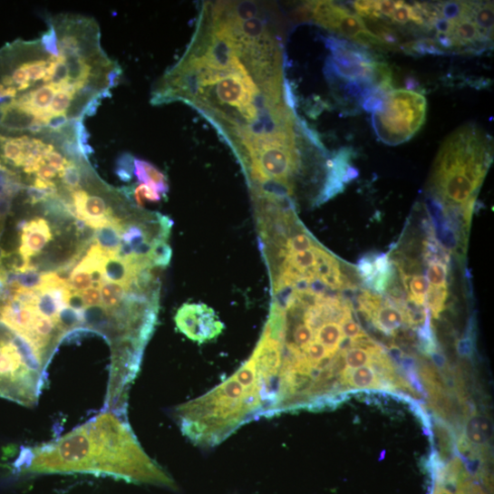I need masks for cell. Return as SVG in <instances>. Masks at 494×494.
Instances as JSON below:
<instances>
[{"instance_id":"33","label":"cell","mask_w":494,"mask_h":494,"mask_svg":"<svg viewBox=\"0 0 494 494\" xmlns=\"http://www.w3.org/2000/svg\"><path fill=\"white\" fill-rule=\"evenodd\" d=\"M41 45L52 57L60 56L58 36L53 24L50 23L49 30L42 36Z\"/></svg>"},{"instance_id":"3","label":"cell","mask_w":494,"mask_h":494,"mask_svg":"<svg viewBox=\"0 0 494 494\" xmlns=\"http://www.w3.org/2000/svg\"><path fill=\"white\" fill-rule=\"evenodd\" d=\"M262 401L248 375L237 370L218 386L178 406L174 419L194 445L213 448L243 425L261 419Z\"/></svg>"},{"instance_id":"8","label":"cell","mask_w":494,"mask_h":494,"mask_svg":"<svg viewBox=\"0 0 494 494\" xmlns=\"http://www.w3.org/2000/svg\"><path fill=\"white\" fill-rule=\"evenodd\" d=\"M298 19L313 21L317 25L354 41L363 48H383L381 42L369 33L361 17L333 2H310L296 11Z\"/></svg>"},{"instance_id":"12","label":"cell","mask_w":494,"mask_h":494,"mask_svg":"<svg viewBox=\"0 0 494 494\" xmlns=\"http://www.w3.org/2000/svg\"><path fill=\"white\" fill-rule=\"evenodd\" d=\"M370 320L385 334H393L406 323L403 311L393 305L388 299L383 301Z\"/></svg>"},{"instance_id":"9","label":"cell","mask_w":494,"mask_h":494,"mask_svg":"<svg viewBox=\"0 0 494 494\" xmlns=\"http://www.w3.org/2000/svg\"><path fill=\"white\" fill-rule=\"evenodd\" d=\"M174 320L178 330L198 344L217 339L225 329L215 311L203 304L183 305Z\"/></svg>"},{"instance_id":"14","label":"cell","mask_w":494,"mask_h":494,"mask_svg":"<svg viewBox=\"0 0 494 494\" xmlns=\"http://www.w3.org/2000/svg\"><path fill=\"white\" fill-rule=\"evenodd\" d=\"M125 224L114 218L107 225L95 230L96 245L105 251L109 257L116 256L122 242V232Z\"/></svg>"},{"instance_id":"29","label":"cell","mask_w":494,"mask_h":494,"mask_svg":"<svg viewBox=\"0 0 494 494\" xmlns=\"http://www.w3.org/2000/svg\"><path fill=\"white\" fill-rule=\"evenodd\" d=\"M340 325L344 337L351 340L352 343L367 337V335L363 332L359 324L353 319L352 311L348 312L344 316V318L340 322Z\"/></svg>"},{"instance_id":"22","label":"cell","mask_w":494,"mask_h":494,"mask_svg":"<svg viewBox=\"0 0 494 494\" xmlns=\"http://www.w3.org/2000/svg\"><path fill=\"white\" fill-rule=\"evenodd\" d=\"M377 347L371 344L368 347L352 346L343 351L344 363L347 368L356 369L371 364L373 360V351Z\"/></svg>"},{"instance_id":"21","label":"cell","mask_w":494,"mask_h":494,"mask_svg":"<svg viewBox=\"0 0 494 494\" xmlns=\"http://www.w3.org/2000/svg\"><path fill=\"white\" fill-rule=\"evenodd\" d=\"M101 292L102 298V306L106 310L111 312L113 315V312L118 309L123 303L128 289L121 284L112 283L105 280L101 287Z\"/></svg>"},{"instance_id":"40","label":"cell","mask_w":494,"mask_h":494,"mask_svg":"<svg viewBox=\"0 0 494 494\" xmlns=\"http://www.w3.org/2000/svg\"><path fill=\"white\" fill-rule=\"evenodd\" d=\"M69 123L66 114L53 116L47 122L46 128L52 131H58Z\"/></svg>"},{"instance_id":"2","label":"cell","mask_w":494,"mask_h":494,"mask_svg":"<svg viewBox=\"0 0 494 494\" xmlns=\"http://www.w3.org/2000/svg\"><path fill=\"white\" fill-rule=\"evenodd\" d=\"M15 467L24 473L104 475L176 488L172 477L143 450L127 415L108 410L55 441L25 449Z\"/></svg>"},{"instance_id":"7","label":"cell","mask_w":494,"mask_h":494,"mask_svg":"<svg viewBox=\"0 0 494 494\" xmlns=\"http://www.w3.org/2000/svg\"><path fill=\"white\" fill-rule=\"evenodd\" d=\"M427 112L423 94L412 90H391L373 113V126L379 140L391 146L412 140L422 128Z\"/></svg>"},{"instance_id":"38","label":"cell","mask_w":494,"mask_h":494,"mask_svg":"<svg viewBox=\"0 0 494 494\" xmlns=\"http://www.w3.org/2000/svg\"><path fill=\"white\" fill-rule=\"evenodd\" d=\"M67 306L81 314L86 309L82 295L78 292H71L67 299Z\"/></svg>"},{"instance_id":"43","label":"cell","mask_w":494,"mask_h":494,"mask_svg":"<svg viewBox=\"0 0 494 494\" xmlns=\"http://www.w3.org/2000/svg\"><path fill=\"white\" fill-rule=\"evenodd\" d=\"M433 494H452L449 489L443 488L442 486H439L436 488Z\"/></svg>"},{"instance_id":"39","label":"cell","mask_w":494,"mask_h":494,"mask_svg":"<svg viewBox=\"0 0 494 494\" xmlns=\"http://www.w3.org/2000/svg\"><path fill=\"white\" fill-rule=\"evenodd\" d=\"M134 157L130 153H123L117 160V169L134 174Z\"/></svg>"},{"instance_id":"15","label":"cell","mask_w":494,"mask_h":494,"mask_svg":"<svg viewBox=\"0 0 494 494\" xmlns=\"http://www.w3.org/2000/svg\"><path fill=\"white\" fill-rule=\"evenodd\" d=\"M134 175L140 182L155 188L160 195L165 196L169 192L166 175L153 164L135 158Z\"/></svg>"},{"instance_id":"1","label":"cell","mask_w":494,"mask_h":494,"mask_svg":"<svg viewBox=\"0 0 494 494\" xmlns=\"http://www.w3.org/2000/svg\"><path fill=\"white\" fill-rule=\"evenodd\" d=\"M275 19L234 2L205 3L186 53L152 96L153 105L181 102L201 113L243 169L267 150L300 148L306 138L284 79Z\"/></svg>"},{"instance_id":"37","label":"cell","mask_w":494,"mask_h":494,"mask_svg":"<svg viewBox=\"0 0 494 494\" xmlns=\"http://www.w3.org/2000/svg\"><path fill=\"white\" fill-rule=\"evenodd\" d=\"M44 160L58 171L59 175L63 171L69 160L55 150L46 155Z\"/></svg>"},{"instance_id":"13","label":"cell","mask_w":494,"mask_h":494,"mask_svg":"<svg viewBox=\"0 0 494 494\" xmlns=\"http://www.w3.org/2000/svg\"><path fill=\"white\" fill-rule=\"evenodd\" d=\"M378 373L372 365L346 368L341 373L340 383L355 389H382L384 384Z\"/></svg>"},{"instance_id":"17","label":"cell","mask_w":494,"mask_h":494,"mask_svg":"<svg viewBox=\"0 0 494 494\" xmlns=\"http://www.w3.org/2000/svg\"><path fill=\"white\" fill-rule=\"evenodd\" d=\"M105 280L124 286L129 289L135 274L130 264L115 256L109 257L104 265Z\"/></svg>"},{"instance_id":"4","label":"cell","mask_w":494,"mask_h":494,"mask_svg":"<svg viewBox=\"0 0 494 494\" xmlns=\"http://www.w3.org/2000/svg\"><path fill=\"white\" fill-rule=\"evenodd\" d=\"M492 139L476 125L452 133L437 157L432 185L448 208H462L476 200L492 161Z\"/></svg>"},{"instance_id":"18","label":"cell","mask_w":494,"mask_h":494,"mask_svg":"<svg viewBox=\"0 0 494 494\" xmlns=\"http://www.w3.org/2000/svg\"><path fill=\"white\" fill-rule=\"evenodd\" d=\"M470 15L480 34L489 42L493 40L492 3H470Z\"/></svg>"},{"instance_id":"31","label":"cell","mask_w":494,"mask_h":494,"mask_svg":"<svg viewBox=\"0 0 494 494\" xmlns=\"http://www.w3.org/2000/svg\"><path fill=\"white\" fill-rule=\"evenodd\" d=\"M73 95L66 91H58L54 97L53 101L47 111V113L50 116L65 114L68 109L71 107Z\"/></svg>"},{"instance_id":"42","label":"cell","mask_w":494,"mask_h":494,"mask_svg":"<svg viewBox=\"0 0 494 494\" xmlns=\"http://www.w3.org/2000/svg\"><path fill=\"white\" fill-rule=\"evenodd\" d=\"M5 226H6V221H5L2 218H0V241H2V238L4 237Z\"/></svg>"},{"instance_id":"11","label":"cell","mask_w":494,"mask_h":494,"mask_svg":"<svg viewBox=\"0 0 494 494\" xmlns=\"http://www.w3.org/2000/svg\"><path fill=\"white\" fill-rule=\"evenodd\" d=\"M52 239L50 224L44 218H36L24 221L20 223L18 246L10 253H18L29 265V261L39 255Z\"/></svg>"},{"instance_id":"23","label":"cell","mask_w":494,"mask_h":494,"mask_svg":"<svg viewBox=\"0 0 494 494\" xmlns=\"http://www.w3.org/2000/svg\"><path fill=\"white\" fill-rule=\"evenodd\" d=\"M448 298V286H431L429 288L426 296V307L431 311L434 318L439 319L441 314L445 309L446 302Z\"/></svg>"},{"instance_id":"35","label":"cell","mask_w":494,"mask_h":494,"mask_svg":"<svg viewBox=\"0 0 494 494\" xmlns=\"http://www.w3.org/2000/svg\"><path fill=\"white\" fill-rule=\"evenodd\" d=\"M64 82H70L69 71L65 63V58L60 55L57 58L55 69L49 84L53 85L57 90V88Z\"/></svg>"},{"instance_id":"24","label":"cell","mask_w":494,"mask_h":494,"mask_svg":"<svg viewBox=\"0 0 494 494\" xmlns=\"http://www.w3.org/2000/svg\"><path fill=\"white\" fill-rule=\"evenodd\" d=\"M122 190L127 195H132L136 205L140 208H144L147 203H158L161 199V195L155 188L143 183Z\"/></svg>"},{"instance_id":"28","label":"cell","mask_w":494,"mask_h":494,"mask_svg":"<svg viewBox=\"0 0 494 494\" xmlns=\"http://www.w3.org/2000/svg\"><path fill=\"white\" fill-rule=\"evenodd\" d=\"M67 282L72 292L80 293L92 286L91 274L77 265L72 271Z\"/></svg>"},{"instance_id":"30","label":"cell","mask_w":494,"mask_h":494,"mask_svg":"<svg viewBox=\"0 0 494 494\" xmlns=\"http://www.w3.org/2000/svg\"><path fill=\"white\" fill-rule=\"evenodd\" d=\"M315 244L313 238L305 233L289 237L286 243V249L288 254L299 253L311 250Z\"/></svg>"},{"instance_id":"25","label":"cell","mask_w":494,"mask_h":494,"mask_svg":"<svg viewBox=\"0 0 494 494\" xmlns=\"http://www.w3.org/2000/svg\"><path fill=\"white\" fill-rule=\"evenodd\" d=\"M148 257L154 266L166 267L171 261L172 249L166 241L159 240L152 244Z\"/></svg>"},{"instance_id":"41","label":"cell","mask_w":494,"mask_h":494,"mask_svg":"<svg viewBox=\"0 0 494 494\" xmlns=\"http://www.w3.org/2000/svg\"><path fill=\"white\" fill-rule=\"evenodd\" d=\"M57 175L59 176L58 171L48 163L43 165L36 173L37 178L49 181H53Z\"/></svg>"},{"instance_id":"16","label":"cell","mask_w":494,"mask_h":494,"mask_svg":"<svg viewBox=\"0 0 494 494\" xmlns=\"http://www.w3.org/2000/svg\"><path fill=\"white\" fill-rule=\"evenodd\" d=\"M313 341L323 344L329 353L336 356L341 351V347L345 341L340 324L329 322L323 324L318 330L314 331Z\"/></svg>"},{"instance_id":"6","label":"cell","mask_w":494,"mask_h":494,"mask_svg":"<svg viewBox=\"0 0 494 494\" xmlns=\"http://www.w3.org/2000/svg\"><path fill=\"white\" fill-rule=\"evenodd\" d=\"M325 44L331 51L325 73L332 84H344V91L362 98L363 102L376 90H392L388 65L377 61L365 48L334 37L325 39Z\"/></svg>"},{"instance_id":"10","label":"cell","mask_w":494,"mask_h":494,"mask_svg":"<svg viewBox=\"0 0 494 494\" xmlns=\"http://www.w3.org/2000/svg\"><path fill=\"white\" fill-rule=\"evenodd\" d=\"M352 155L350 149H343L333 160H328V175L324 189L316 198L317 207L343 192L345 184L358 176V170L350 165Z\"/></svg>"},{"instance_id":"19","label":"cell","mask_w":494,"mask_h":494,"mask_svg":"<svg viewBox=\"0 0 494 494\" xmlns=\"http://www.w3.org/2000/svg\"><path fill=\"white\" fill-rule=\"evenodd\" d=\"M403 286L409 295V301L426 306V296L430 288V282L426 276L421 275L411 276L401 272Z\"/></svg>"},{"instance_id":"5","label":"cell","mask_w":494,"mask_h":494,"mask_svg":"<svg viewBox=\"0 0 494 494\" xmlns=\"http://www.w3.org/2000/svg\"><path fill=\"white\" fill-rule=\"evenodd\" d=\"M46 370L25 340L0 324V398L24 407H35Z\"/></svg>"},{"instance_id":"34","label":"cell","mask_w":494,"mask_h":494,"mask_svg":"<svg viewBox=\"0 0 494 494\" xmlns=\"http://www.w3.org/2000/svg\"><path fill=\"white\" fill-rule=\"evenodd\" d=\"M42 281L43 274L37 270H27L16 275V282L25 288L38 289L42 285Z\"/></svg>"},{"instance_id":"20","label":"cell","mask_w":494,"mask_h":494,"mask_svg":"<svg viewBox=\"0 0 494 494\" xmlns=\"http://www.w3.org/2000/svg\"><path fill=\"white\" fill-rule=\"evenodd\" d=\"M490 422L482 416L470 418L466 425L465 433L469 441L474 445L482 446L490 438Z\"/></svg>"},{"instance_id":"36","label":"cell","mask_w":494,"mask_h":494,"mask_svg":"<svg viewBox=\"0 0 494 494\" xmlns=\"http://www.w3.org/2000/svg\"><path fill=\"white\" fill-rule=\"evenodd\" d=\"M86 308L102 306L101 289L91 286L80 292Z\"/></svg>"},{"instance_id":"32","label":"cell","mask_w":494,"mask_h":494,"mask_svg":"<svg viewBox=\"0 0 494 494\" xmlns=\"http://www.w3.org/2000/svg\"><path fill=\"white\" fill-rule=\"evenodd\" d=\"M427 265V279L429 282L435 286H446L448 266L441 262H432Z\"/></svg>"},{"instance_id":"26","label":"cell","mask_w":494,"mask_h":494,"mask_svg":"<svg viewBox=\"0 0 494 494\" xmlns=\"http://www.w3.org/2000/svg\"><path fill=\"white\" fill-rule=\"evenodd\" d=\"M286 260L291 266L299 269L305 276L308 271L315 269V255L313 249L288 254Z\"/></svg>"},{"instance_id":"27","label":"cell","mask_w":494,"mask_h":494,"mask_svg":"<svg viewBox=\"0 0 494 494\" xmlns=\"http://www.w3.org/2000/svg\"><path fill=\"white\" fill-rule=\"evenodd\" d=\"M63 186L70 191H74L81 189V170L79 164L73 160H68V163L63 171L59 175Z\"/></svg>"}]
</instances>
